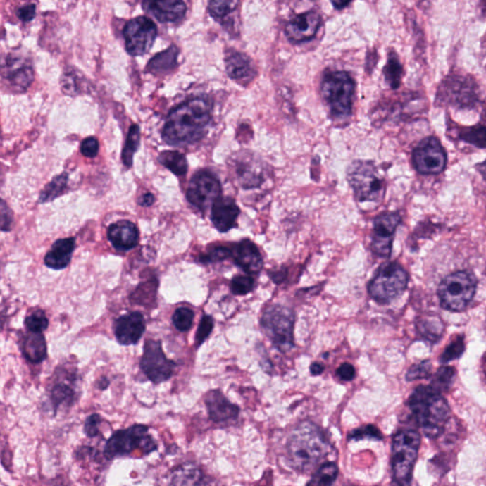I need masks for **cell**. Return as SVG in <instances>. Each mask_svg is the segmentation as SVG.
<instances>
[{"mask_svg": "<svg viewBox=\"0 0 486 486\" xmlns=\"http://www.w3.org/2000/svg\"><path fill=\"white\" fill-rule=\"evenodd\" d=\"M212 106L204 98H194L172 109L162 136L170 146H185L201 140L211 121Z\"/></svg>", "mask_w": 486, "mask_h": 486, "instance_id": "obj_1", "label": "cell"}, {"mask_svg": "<svg viewBox=\"0 0 486 486\" xmlns=\"http://www.w3.org/2000/svg\"><path fill=\"white\" fill-rule=\"evenodd\" d=\"M332 446L318 425L300 423L292 431L287 444L289 463L294 471L310 472L330 454Z\"/></svg>", "mask_w": 486, "mask_h": 486, "instance_id": "obj_2", "label": "cell"}, {"mask_svg": "<svg viewBox=\"0 0 486 486\" xmlns=\"http://www.w3.org/2000/svg\"><path fill=\"white\" fill-rule=\"evenodd\" d=\"M408 405L415 421L428 438L443 433L449 417V406L442 393L430 386H419L409 396Z\"/></svg>", "mask_w": 486, "mask_h": 486, "instance_id": "obj_3", "label": "cell"}, {"mask_svg": "<svg viewBox=\"0 0 486 486\" xmlns=\"http://www.w3.org/2000/svg\"><path fill=\"white\" fill-rule=\"evenodd\" d=\"M421 446V436L413 430L395 434L392 446L393 480L398 486H409Z\"/></svg>", "mask_w": 486, "mask_h": 486, "instance_id": "obj_4", "label": "cell"}, {"mask_svg": "<svg viewBox=\"0 0 486 486\" xmlns=\"http://www.w3.org/2000/svg\"><path fill=\"white\" fill-rule=\"evenodd\" d=\"M356 84L346 72H330L321 82L322 97L329 106L330 113L337 118L351 116Z\"/></svg>", "mask_w": 486, "mask_h": 486, "instance_id": "obj_5", "label": "cell"}, {"mask_svg": "<svg viewBox=\"0 0 486 486\" xmlns=\"http://www.w3.org/2000/svg\"><path fill=\"white\" fill-rule=\"evenodd\" d=\"M149 428L146 425H133L125 430H120L113 434L106 441L104 456L111 461L117 457L127 456L141 450L142 454L149 455L156 451L158 444L149 433Z\"/></svg>", "mask_w": 486, "mask_h": 486, "instance_id": "obj_6", "label": "cell"}, {"mask_svg": "<svg viewBox=\"0 0 486 486\" xmlns=\"http://www.w3.org/2000/svg\"><path fill=\"white\" fill-rule=\"evenodd\" d=\"M478 280L473 273L459 271L447 275L438 288L442 307L450 312L466 310L476 294Z\"/></svg>", "mask_w": 486, "mask_h": 486, "instance_id": "obj_7", "label": "cell"}, {"mask_svg": "<svg viewBox=\"0 0 486 486\" xmlns=\"http://www.w3.org/2000/svg\"><path fill=\"white\" fill-rule=\"evenodd\" d=\"M409 275L397 262L381 265L376 275L368 284V294L375 301L386 304L397 299L405 292Z\"/></svg>", "mask_w": 486, "mask_h": 486, "instance_id": "obj_8", "label": "cell"}, {"mask_svg": "<svg viewBox=\"0 0 486 486\" xmlns=\"http://www.w3.org/2000/svg\"><path fill=\"white\" fill-rule=\"evenodd\" d=\"M294 313L281 305L270 306L261 318L264 334L282 352L290 351L294 347Z\"/></svg>", "mask_w": 486, "mask_h": 486, "instance_id": "obj_9", "label": "cell"}, {"mask_svg": "<svg viewBox=\"0 0 486 486\" xmlns=\"http://www.w3.org/2000/svg\"><path fill=\"white\" fill-rule=\"evenodd\" d=\"M479 87L473 79L463 75H449L440 85L437 92L439 105L471 108L479 103Z\"/></svg>", "mask_w": 486, "mask_h": 486, "instance_id": "obj_10", "label": "cell"}, {"mask_svg": "<svg viewBox=\"0 0 486 486\" xmlns=\"http://www.w3.org/2000/svg\"><path fill=\"white\" fill-rule=\"evenodd\" d=\"M348 180L359 201H378L385 195L384 180L371 163H352L348 170Z\"/></svg>", "mask_w": 486, "mask_h": 486, "instance_id": "obj_11", "label": "cell"}, {"mask_svg": "<svg viewBox=\"0 0 486 486\" xmlns=\"http://www.w3.org/2000/svg\"><path fill=\"white\" fill-rule=\"evenodd\" d=\"M412 163L418 173L441 174L447 168V156L441 142L434 136L423 139L412 153Z\"/></svg>", "mask_w": 486, "mask_h": 486, "instance_id": "obj_12", "label": "cell"}, {"mask_svg": "<svg viewBox=\"0 0 486 486\" xmlns=\"http://www.w3.org/2000/svg\"><path fill=\"white\" fill-rule=\"evenodd\" d=\"M157 26L147 16H138L125 24L123 35L125 50L133 56L149 53L157 37Z\"/></svg>", "mask_w": 486, "mask_h": 486, "instance_id": "obj_13", "label": "cell"}, {"mask_svg": "<svg viewBox=\"0 0 486 486\" xmlns=\"http://www.w3.org/2000/svg\"><path fill=\"white\" fill-rule=\"evenodd\" d=\"M176 364L166 359L161 341L147 340L141 360V368L153 384H161L173 375Z\"/></svg>", "mask_w": 486, "mask_h": 486, "instance_id": "obj_14", "label": "cell"}, {"mask_svg": "<svg viewBox=\"0 0 486 486\" xmlns=\"http://www.w3.org/2000/svg\"><path fill=\"white\" fill-rule=\"evenodd\" d=\"M222 185L217 177L208 171L198 172L188 185L187 200L197 208L204 211L220 198Z\"/></svg>", "mask_w": 486, "mask_h": 486, "instance_id": "obj_15", "label": "cell"}, {"mask_svg": "<svg viewBox=\"0 0 486 486\" xmlns=\"http://www.w3.org/2000/svg\"><path fill=\"white\" fill-rule=\"evenodd\" d=\"M402 222V218L397 212H385L374 220V236L371 248L374 254L381 258H389L392 254V240L396 229Z\"/></svg>", "mask_w": 486, "mask_h": 486, "instance_id": "obj_16", "label": "cell"}, {"mask_svg": "<svg viewBox=\"0 0 486 486\" xmlns=\"http://www.w3.org/2000/svg\"><path fill=\"white\" fill-rule=\"evenodd\" d=\"M321 22V16L316 11L300 13L287 23L286 37L294 43L307 42L318 34Z\"/></svg>", "mask_w": 486, "mask_h": 486, "instance_id": "obj_17", "label": "cell"}, {"mask_svg": "<svg viewBox=\"0 0 486 486\" xmlns=\"http://www.w3.org/2000/svg\"><path fill=\"white\" fill-rule=\"evenodd\" d=\"M146 330V321L143 315L132 312L117 319L114 325V332L117 340L122 345H135L143 337Z\"/></svg>", "mask_w": 486, "mask_h": 486, "instance_id": "obj_18", "label": "cell"}, {"mask_svg": "<svg viewBox=\"0 0 486 486\" xmlns=\"http://www.w3.org/2000/svg\"><path fill=\"white\" fill-rule=\"evenodd\" d=\"M206 405L210 419L217 424L236 419L239 414V409L232 404L220 390H211L207 393Z\"/></svg>", "mask_w": 486, "mask_h": 486, "instance_id": "obj_19", "label": "cell"}, {"mask_svg": "<svg viewBox=\"0 0 486 486\" xmlns=\"http://www.w3.org/2000/svg\"><path fill=\"white\" fill-rule=\"evenodd\" d=\"M108 237L116 249L127 251L137 247L140 234L135 223L130 220H120L109 226Z\"/></svg>", "mask_w": 486, "mask_h": 486, "instance_id": "obj_20", "label": "cell"}, {"mask_svg": "<svg viewBox=\"0 0 486 486\" xmlns=\"http://www.w3.org/2000/svg\"><path fill=\"white\" fill-rule=\"evenodd\" d=\"M240 210L236 201L229 197L220 198L213 204L211 220L217 230L225 233L236 225Z\"/></svg>", "mask_w": 486, "mask_h": 486, "instance_id": "obj_21", "label": "cell"}, {"mask_svg": "<svg viewBox=\"0 0 486 486\" xmlns=\"http://www.w3.org/2000/svg\"><path fill=\"white\" fill-rule=\"evenodd\" d=\"M144 10L151 13L155 18L163 23L177 22L184 18L187 13V5L179 0L166 1H146L143 4Z\"/></svg>", "mask_w": 486, "mask_h": 486, "instance_id": "obj_22", "label": "cell"}, {"mask_svg": "<svg viewBox=\"0 0 486 486\" xmlns=\"http://www.w3.org/2000/svg\"><path fill=\"white\" fill-rule=\"evenodd\" d=\"M235 263L248 274H258L263 267L261 252L249 239L240 242L234 252Z\"/></svg>", "mask_w": 486, "mask_h": 486, "instance_id": "obj_23", "label": "cell"}, {"mask_svg": "<svg viewBox=\"0 0 486 486\" xmlns=\"http://www.w3.org/2000/svg\"><path fill=\"white\" fill-rule=\"evenodd\" d=\"M225 68L230 78L239 83H249L256 75L255 67L249 57L239 51L228 54Z\"/></svg>", "mask_w": 486, "mask_h": 486, "instance_id": "obj_24", "label": "cell"}, {"mask_svg": "<svg viewBox=\"0 0 486 486\" xmlns=\"http://www.w3.org/2000/svg\"><path fill=\"white\" fill-rule=\"evenodd\" d=\"M75 249V237L56 240L45 256V264L49 268L62 270L69 265Z\"/></svg>", "mask_w": 486, "mask_h": 486, "instance_id": "obj_25", "label": "cell"}, {"mask_svg": "<svg viewBox=\"0 0 486 486\" xmlns=\"http://www.w3.org/2000/svg\"><path fill=\"white\" fill-rule=\"evenodd\" d=\"M169 486H206V478L200 468L185 463L175 468Z\"/></svg>", "mask_w": 486, "mask_h": 486, "instance_id": "obj_26", "label": "cell"}, {"mask_svg": "<svg viewBox=\"0 0 486 486\" xmlns=\"http://www.w3.org/2000/svg\"><path fill=\"white\" fill-rule=\"evenodd\" d=\"M236 172L240 187L245 189L258 187L263 182L262 169L255 160L239 161Z\"/></svg>", "mask_w": 486, "mask_h": 486, "instance_id": "obj_27", "label": "cell"}, {"mask_svg": "<svg viewBox=\"0 0 486 486\" xmlns=\"http://www.w3.org/2000/svg\"><path fill=\"white\" fill-rule=\"evenodd\" d=\"M21 351L27 360L40 363L47 357V344L42 334L30 332L22 340Z\"/></svg>", "mask_w": 486, "mask_h": 486, "instance_id": "obj_28", "label": "cell"}, {"mask_svg": "<svg viewBox=\"0 0 486 486\" xmlns=\"http://www.w3.org/2000/svg\"><path fill=\"white\" fill-rule=\"evenodd\" d=\"M5 77L16 89L25 91L34 80V72L30 65L20 64L15 59H7V73Z\"/></svg>", "mask_w": 486, "mask_h": 486, "instance_id": "obj_29", "label": "cell"}, {"mask_svg": "<svg viewBox=\"0 0 486 486\" xmlns=\"http://www.w3.org/2000/svg\"><path fill=\"white\" fill-rule=\"evenodd\" d=\"M178 54V48L174 45L170 46L168 50L161 51L149 60L147 65V72L153 75H159L173 70L177 64Z\"/></svg>", "mask_w": 486, "mask_h": 486, "instance_id": "obj_30", "label": "cell"}, {"mask_svg": "<svg viewBox=\"0 0 486 486\" xmlns=\"http://www.w3.org/2000/svg\"><path fill=\"white\" fill-rule=\"evenodd\" d=\"M417 329L422 337L435 343L443 335L444 326L438 316H425L417 322Z\"/></svg>", "mask_w": 486, "mask_h": 486, "instance_id": "obj_31", "label": "cell"}, {"mask_svg": "<svg viewBox=\"0 0 486 486\" xmlns=\"http://www.w3.org/2000/svg\"><path fill=\"white\" fill-rule=\"evenodd\" d=\"M50 399L53 405L54 416L59 411L60 406L70 408L75 403L76 393L70 385L59 383L51 390Z\"/></svg>", "mask_w": 486, "mask_h": 486, "instance_id": "obj_32", "label": "cell"}, {"mask_svg": "<svg viewBox=\"0 0 486 486\" xmlns=\"http://www.w3.org/2000/svg\"><path fill=\"white\" fill-rule=\"evenodd\" d=\"M159 162L165 166L166 168L177 175V176H184L187 174L188 163L187 158L184 154L179 151H163L159 155Z\"/></svg>", "mask_w": 486, "mask_h": 486, "instance_id": "obj_33", "label": "cell"}, {"mask_svg": "<svg viewBox=\"0 0 486 486\" xmlns=\"http://www.w3.org/2000/svg\"><path fill=\"white\" fill-rule=\"evenodd\" d=\"M457 137L479 149H486V125L460 127L457 130Z\"/></svg>", "mask_w": 486, "mask_h": 486, "instance_id": "obj_34", "label": "cell"}, {"mask_svg": "<svg viewBox=\"0 0 486 486\" xmlns=\"http://www.w3.org/2000/svg\"><path fill=\"white\" fill-rule=\"evenodd\" d=\"M338 473L339 471L337 463H324L319 466L306 486H332L337 480Z\"/></svg>", "mask_w": 486, "mask_h": 486, "instance_id": "obj_35", "label": "cell"}, {"mask_svg": "<svg viewBox=\"0 0 486 486\" xmlns=\"http://www.w3.org/2000/svg\"><path fill=\"white\" fill-rule=\"evenodd\" d=\"M403 72V66L401 64L399 57L395 53H390L384 68V75L387 83L392 89H397L400 87Z\"/></svg>", "mask_w": 486, "mask_h": 486, "instance_id": "obj_36", "label": "cell"}, {"mask_svg": "<svg viewBox=\"0 0 486 486\" xmlns=\"http://www.w3.org/2000/svg\"><path fill=\"white\" fill-rule=\"evenodd\" d=\"M141 132L138 125H132L128 131L127 141H125L124 149L122 153L123 163L127 168L132 166L133 156L139 149L140 144Z\"/></svg>", "mask_w": 486, "mask_h": 486, "instance_id": "obj_37", "label": "cell"}, {"mask_svg": "<svg viewBox=\"0 0 486 486\" xmlns=\"http://www.w3.org/2000/svg\"><path fill=\"white\" fill-rule=\"evenodd\" d=\"M68 176L67 174L63 173L56 176V178L51 180L50 184L46 185L42 192L40 194L39 203H48L56 199L57 197L62 195L67 188Z\"/></svg>", "mask_w": 486, "mask_h": 486, "instance_id": "obj_38", "label": "cell"}, {"mask_svg": "<svg viewBox=\"0 0 486 486\" xmlns=\"http://www.w3.org/2000/svg\"><path fill=\"white\" fill-rule=\"evenodd\" d=\"M455 375L456 371L454 368L447 367V366L441 367L434 374L433 380L431 382L430 386L440 393L447 392L453 383H454Z\"/></svg>", "mask_w": 486, "mask_h": 486, "instance_id": "obj_39", "label": "cell"}, {"mask_svg": "<svg viewBox=\"0 0 486 486\" xmlns=\"http://www.w3.org/2000/svg\"><path fill=\"white\" fill-rule=\"evenodd\" d=\"M465 349V337L463 335H458L451 341L449 345H447L443 354L440 356V362L442 364H447V363L451 362L453 360L460 359L463 356Z\"/></svg>", "mask_w": 486, "mask_h": 486, "instance_id": "obj_40", "label": "cell"}, {"mask_svg": "<svg viewBox=\"0 0 486 486\" xmlns=\"http://www.w3.org/2000/svg\"><path fill=\"white\" fill-rule=\"evenodd\" d=\"M237 4V2L234 1H211L209 2L208 12L216 20L222 21L234 12Z\"/></svg>", "mask_w": 486, "mask_h": 486, "instance_id": "obj_41", "label": "cell"}, {"mask_svg": "<svg viewBox=\"0 0 486 486\" xmlns=\"http://www.w3.org/2000/svg\"><path fill=\"white\" fill-rule=\"evenodd\" d=\"M174 326L181 332H187L192 327L194 312L189 308L181 307L175 311L173 318Z\"/></svg>", "mask_w": 486, "mask_h": 486, "instance_id": "obj_42", "label": "cell"}, {"mask_svg": "<svg viewBox=\"0 0 486 486\" xmlns=\"http://www.w3.org/2000/svg\"><path fill=\"white\" fill-rule=\"evenodd\" d=\"M156 289L157 282L153 283V281L141 284L139 288L136 289L131 299H132L133 302L138 303V304H147V301H151L154 299Z\"/></svg>", "mask_w": 486, "mask_h": 486, "instance_id": "obj_43", "label": "cell"}, {"mask_svg": "<svg viewBox=\"0 0 486 486\" xmlns=\"http://www.w3.org/2000/svg\"><path fill=\"white\" fill-rule=\"evenodd\" d=\"M368 439L380 441L383 439V435H382L381 431L373 425H367L356 428V430H352L349 435V441H360V440Z\"/></svg>", "mask_w": 486, "mask_h": 486, "instance_id": "obj_44", "label": "cell"}, {"mask_svg": "<svg viewBox=\"0 0 486 486\" xmlns=\"http://www.w3.org/2000/svg\"><path fill=\"white\" fill-rule=\"evenodd\" d=\"M25 326L30 332L41 334L49 326L47 316L42 311H35L25 319Z\"/></svg>", "mask_w": 486, "mask_h": 486, "instance_id": "obj_45", "label": "cell"}, {"mask_svg": "<svg viewBox=\"0 0 486 486\" xmlns=\"http://www.w3.org/2000/svg\"><path fill=\"white\" fill-rule=\"evenodd\" d=\"M254 288V280L249 275H236L231 281V291L237 296H244Z\"/></svg>", "mask_w": 486, "mask_h": 486, "instance_id": "obj_46", "label": "cell"}, {"mask_svg": "<svg viewBox=\"0 0 486 486\" xmlns=\"http://www.w3.org/2000/svg\"><path fill=\"white\" fill-rule=\"evenodd\" d=\"M431 375V363L430 360H425L412 366L406 373V379L408 381L420 380V379L428 378Z\"/></svg>", "mask_w": 486, "mask_h": 486, "instance_id": "obj_47", "label": "cell"}, {"mask_svg": "<svg viewBox=\"0 0 486 486\" xmlns=\"http://www.w3.org/2000/svg\"><path fill=\"white\" fill-rule=\"evenodd\" d=\"M213 328H214V320H213L211 316H204L200 325H199L198 330H197V347H200L207 339V337L211 334Z\"/></svg>", "mask_w": 486, "mask_h": 486, "instance_id": "obj_48", "label": "cell"}, {"mask_svg": "<svg viewBox=\"0 0 486 486\" xmlns=\"http://www.w3.org/2000/svg\"><path fill=\"white\" fill-rule=\"evenodd\" d=\"M233 255L232 251L226 247H215L210 250L206 255L201 256V261L204 263H211V262H217L225 261L230 258Z\"/></svg>", "mask_w": 486, "mask_h": 486, "instance_id": "obj_49", "label": "cell"}, {"mask_svg": "<svg viewBox=\"0 0 486 486\" xmlns=\"http://www.w3.org/2000/svg\"><path fill=\"white\" fill-rule=\"evenodd\" d=\"M102 423V418L99 414L94 413L87 418L84 424V432L89 438H94L99 435V428Z\"/></svg>", "mask_w": 486, "mask_h": 486, "instance_id": "obj_50", "label": "cell"}, {"mask_svg": "<svg viewBox=\"0 0 486 486\" xmlns=\"http://www.w3.org/2000/svg\"><path fill=\"white\" fill-rule=\"evenodd\" d=\"M80 150L85 157L94 158L97 156L98 151H99V143H98L97 139L94 137L85 139L82 142Z\"/></svg>", "mask_w": 486, "mask_h": 486, "instance_id": "obj_51", "label": "cell"}, {"mask_svg": "<svg viewBox=\"0 0 486 486\" xmlns=\"http://www.w3.org/2000/svg\"><path fill=\"white\" fill-rule=\"evenodd\" d=\"M337 375L343 381H351L356 378V368L349 363H344L337 370Z\"/></svg>", "mask_w": 486, "mask_h": 486, "instance_id": "obj_52", "label": "cell"}, {"mask_svg": "<svg viewBox=\"0 0 486 486\" xmlns=\"http://www.w3.org/2000/svg\"><path fill=\"white\" fill-rule=\"evenodd\" d=\"M16 15L18 18L23 22H30L35 18V5L28 4L25 6L20 7L16 11Z\"/></svg>", "mask_w": 486, "mask_h": 486, "instance_id": "obj_53", "label": "cell"}, {"mask_svg": "<svg viewBox=\"0 0 486 486\" xmlns=\"http://www.w3.org/2000/svg\"><path fill=\"white\" fill-rule=\"evenodd\" d=\"M13 218L11 214L10 209L8 208L4 201L1 203V225L2 231H9L11 229V223H12Z\"/></svg>", "mask_w": 486, "mask_h": 486, "instance_id": "obj_54", "label": "cell"}, {"mask_svg": "<svg viewBox=\"0 0 486 486\" xmlns=\"http://www.w3.org/2000/svg\"><path fill=\"white\" fill-rule=\"evenodd\" d=\"M155 198L154 195L151 193H147L142 196L140 200H139V204L142 206H150L154 204Z\"/></svg>", "mask_w": 486, "mask_h": 486, "instance_id": "obj_55", "label": "cell"}, {"mask_svg": "<svg viewBox=\"0 0 486 486\" xmlns=\"http://www.w3.org/2000/svg\"><path fill=\"white\" fill-rule=\"evenodd\" d=\"M324 371V366L319 364V363H313L312 366H311V373L313 374V375H319V374H321Z\"/></svg>", "mask_w": 486, "mask_h": 486, "instance_id": "obj_56", "label": "cell"}, {"mask_svg": "<svg viewBox=\"0 0 486 486\" xmlns=\"http://www.w3.org/2000/svg\"><path fill=\"white\" fill-rule=\"evenodd\" d=\"M477 170L482 174L483 179H485L486 181V161L482 163H479V165H477Z\"/></svg>", "mask_w": 486, "mask_h": 486, "instance_id": "obj_57", "label": "cell"}, {"mask_svg": "<svg viewBox=\"0 0 486 486\" xmlns=\"http://www.w3.org/2000/svg\"><path fill=\"white\" fill-rule=\"evenodd\" d=\"M351 4V2H346V1H338V2H335L332 1V4H334V6L337 8L338 10L344 9V8H346L348 6V5Z\"/></svg>", "mask_w": 486, "mask_h": 486, "instance_id": "obj_58", "label": "cell"}, {"mask_svg": "<svg viewBox=\"0 0 486 486\" xmlns=\"http://www.w3.org/2000/svg\"><path fill=\"white\" fill-rule=\"evenodd\" d=\"M109 381L106 378H103L102 380L99 381V389L106 390L108 387Z\"/></svg>", "mask_w": 486, "mask_h": 486, "instance_id": "obj_59", "label": "cell"}]
</instances>
